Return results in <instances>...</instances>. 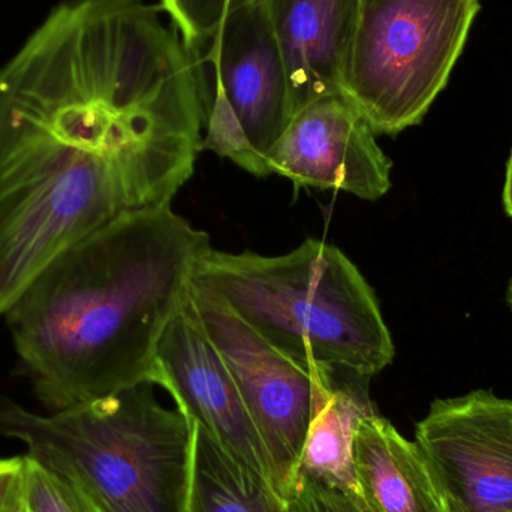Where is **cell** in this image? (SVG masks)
Returning <instances> with one entry per match:
<instances>
[{"label": "cell", "mask_w": 512, "mask_h": 512, "mask_svg": "<svg viewBox=\"0 0 512 512\" xmlns=\"http://www.w3.org/2000/svg\"><path fill=\"white\" fill-rule=\"evenodd\" d=\"M197 93L164 95L128 35L57 5L0 68V316L53 259L194 174Z\"/></svg>", "instance_id": "6da1fadb"}, {"label": "cell", "mask_w": 512, "mask_h": 512, "mask_svg": "<svg viewBox=\"0 0 512 512\" xmlns=\"http://www.w3.org/2000/svg\"><path fill=\"white\" fill-rule=\"evenodd\" d=\"M209 248V234L164 204L53 259L3 315L39 402L65 411L152 384L156 345Z\"/></svg>", "instance_id": "7a4b0ae2"}, {"label": "cell", "mask_w": 512, "mask_h": 512, "mask_svg": "<svg viewBox=\"0 0 512 512\" xmlns=\"http://www.w3.org/2000/svg\"><path fill=\"white\" fill-rule=\"evenodd\" d=\"M191 283L301 363L372 378L396 355L372 286L348 256L321 240L274 256L210 246Z\"/></svg>", "instance_id": "3957f363"}, {"label": "cell", "mask_w": 512, "mask_h": 512, "mask_svg": "<svg viewBox=\"0 0 512 512\" xmlns=\"http://www.w3.org/2000/svg\"><path fill=\"white\" fill-rule=\"evenodd\" d=\"M0 435L80 490L101 512H186L192 424L135 385L65 411L38 414L0 397Z\"/></svg>", "instance_id": "277c9868"}, {"label": "cell", "mask_w": 512, "mask_h": 512, "mask_svg": "<svg viewBox=\"0 0 512 512\" xmlns=\"http://www.w3.org/2000/svg\"><path fill=\"white\" fill-rule=\"evenodd\" d=\"M480 9V0H360L342 95L376 135L400 134L426 117Z\"/></svg>", "instance_id": "5b68a950"}, {"label": "cell", "mask_w": 512, "mask_h": 512, "mask_svg": "<svg viewBox=\"0 0 512 512\" xmlns=\"http://www.w3.org/2000/svg\"><path fill=\"white\" fill-rule=\"evenodd\" d=\"M203 110L201 150L270 176L267 156L292 119L282 56L262 3L237 9L215 32L186 42Z\"/></svg>", "instance_id": "8992f818"}, {"label": "cell", "mask_w": 512, "mask_h": 512, "mask_svg": "<svg viewBox=\"0 0 512 512\" xmlns=\"http://www.w3.org/2000/svg\"><path fill=\"white\" fill-rule=\"evenodd\" d=\"M186 307L233 376L270 457L274 489L288 501L312 417L318 364L283 354L192 283Z\"/></svg>", "instance_id": "52a82bcc"}, {"label": "cell", "mask_w": 512, "mask_h": 512, "mask_svg": "<svg viewBox=\"0 0 512 512\" xmlns=\"http://www.w3.org/2000/svg\"><path fill=\"white\" fill-rule=\"evenodd\" d=\"M415 444L448 512H512V400L489 390L436 399Z\"/></svg>", "instance_id": "ba28073f"}, {"label": "cell", "mask_w": 512, "mask_h": 512, "mask_svg": "<svg viewBox=\"0 0 512 512\" xmlns=\"http://www.w3.org/2000/svg\"><path fill=\"white\" fill-rule=\"evenodd\" d=\"M391 167L372 126L343 95L301 108L267 156L268 174L366 201L390 191Z\"/></svg>", "instance_id": "9c48e42d"}, {"label": "cell", "mask_w": 512, "mask_h": 512, "mask_svg": "<svg viewBox=\"0 0 512 512\" xmlns=\"http://www.w3.org/2000/svg\"><path fill=\"white\" fill-rule=\"evenodd\" d=\"M152 384L164 388L189 421L274 489L270 457L239 388L186 301L156 345Z\"/></svg>", "instance_id": "30bf717a"}, {"label": "cell", "mask_w": 512, "mask_h": 512, "mask_svg": "<svg viewBox=\"0 0 512 512\" xmlns=\"http://www.w3.org/2000/svg\"><path fill=\"white\" fill-rule=\"evenodd\" d=\"M276 38L291 93L292 116L342 95V75L360 0H259Z\"/></svg>", "instance_id": "8fae6325"}, {"label": "cell", "mask_w": 512, "mask_h": 512, "mask_svg": "<svg viewBox=\"0 0 512 512\" xmlns=\"http://www.w3.org/2000/svg\"><path fill=\"white\" fill-rule=\"evenodd\" d=\"M370 379L352 370L319 366L297 478H312L361 495L355 477L354 442L360 424L378 414L370 399Z\"/></svg>", "instance_id": "7c38bea8"}, {"label": "cell", "mask_w": 512, "mask_h": 512, "mask_svg": "<svg viewBox=\"0 0 512 512\" xmlns=\"http://www.w3.org/2000/svg\"><path fill=\"white\" fill-rule=\"evenodd\" d=\"M354 466L364 501L378 512H448L423 453L379 414L358 427Z\"/></svg>", "instance_id": "4fadbf2b"}, {"label": "cell", "mask_w": 512, "mask_h": 512, "mask_svg": "<svg viewBox=\"0 0 512 512\" xmlns=\"http://www.w3.org/2000/svg\"><path fill=\"white\" fill-rule=\"evenodd\" d=\"M191 424L186 512H291L268 481L231 456L200 424Z\"/></svg>", "instance_id": "5bb4252c"}, {"label": "cell", "mask_w": 512, "mask_h": 512, "mask_svg": "<svg viewBox=\"0 0 512 512\" xmlns=\"http://www.w3.org/2000/svg\"><path fill=\"white\" fill-rule=\"evenodd\" d=\"M258 0H161V6L176 24L186 42L200 41L243 6Z\"/></svg>", "instance_id": "9a60e30c"}, {"label": "cell", "mask_w": 512, "mask_h": 512, "mask_svg": "<svg viewBox=\"0 0 512 512\" xmlns=\"http://www.w3.org/2000/svg\"><path fill=\"white\" fill-rule=\"evenodd\" d=\"M27 462V512H101L68 481Z\"/></svg>", "instance_id": "2e32d148"}, {"label": "cell", "mask_w": 512, "mask_h": 512, "mask_svg": "<svg viewBox=\"0 0 512 512\" xmlns=\"http://www.w3.org/2000/svg\"><path fill=\"white\" fill-rule=\"evenodd\" d=\"M288 505L291 512H378L358 493L307 477L297 478Z\"/></svg>", "instance_id": "e0dca14e"}, {"label": "cell", "mask_w": 512, "mask_h": 512, "mask_svg": "<svg viewBox=\"0 0 512 512\" xmlns=\"http://www.w3.org/2000/svg\"><path fill=\"white\" fill-rule=\"evenodd\" d=\"M26 456L0 459V512H27Z\"/></svg>", "instance_id": "ac0fdd59"}, {"label": "cell", "mask_w": 512, "mask_h": 512, "mask_svg": "<svg viewBox=\"0 0 512 512\" xmlns=\"http://www.w3.org/2000/svg\"><path fill=\"white\" fill-rule=\"evenodd\" d=\"M504 204L505 210H507L508 215L512 219V152L510 161H508L507 180H505Z\"/></svg>", "instance_id": "d6986e66"}, {"label": "cell", "mask_w": 512, "mask_h": 512, "mask_svg": "<svg viewBox=\"0 0 512 512\" xmlns=\"http://www.w3.org/2000/svg\"><path fill=\"white\" fill-rule=\"evenodd\" d=\"M507 301H508V304H510V307H511V310H512V277H511V280H510V285H508Z\"/></svg>", "instance_id": "ffe728a7"}]
</instances>
